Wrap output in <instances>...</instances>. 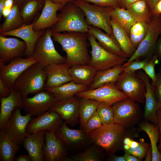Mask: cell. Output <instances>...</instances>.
<instances>
[{
	"label": "cell",
	"instance_id": "obj_1",
	"mask_svg": "<svg viewBox=\"0 0 161 161\" xmlns=\"http://www.w3.org/2000/svg\"><path fill=\"white\" fill-rule=\"evenodd\" d=\"M88 32H52L54 41L59 43L66 54V63L70 67L88 64L91 59L88 51Z\"/></svg>",
	"mask_w": 161,
	"mask_h": 161
},
{
	"label": "cell",
	"instance_id": "obj_2",
	"mask_svg": "<svg viewBox=\"0 0 161 161\" xmlns=\"http://www.w3.org/2000/svg\"><path fill=\"white\" fill-rule=\"evenodd\" d=\"M123 126L112 123L103 124L88 134L93 143L100 146L108 156L123 150V141L126 137H136V133Z\"/></svg>",
	"mask_w": 161,
	"mask_h": 161
},
{
	"label": "cell",
	"instance_id": "obj_3",
	"mask_svg": "<svg viewBox=\"0 0 161 161\" xmlns=\"http://www.w3.org/2000/svg\"><path fill=\"white\" fill-rule=\"evenodd\" d=\"M57 15L60 20L50 28L52 32H88L89 25L83 11L72 2L66 4Z\"/></svg>",
	"mask_w": 161,
	"mask_h": 161
},
{
	"label": "cell",
	"instance_id": "obj_4",
	"mask_svg": "<svg viewBox=\"0 0 161 161\" xmlns=\"http://www.w3.org/2000/svg\"><path fill=\"white\" fill-rule=\"evenodd\" d=\"M47 77L44 68L38 63L27 68L19 77L13 86L21 93L23 99L44 90Z\"/></svg>",
	"mask_w": 161,
	"mask_h": 161
},
{
	"label": "cell",
	"instance_id": "obj_5",
	"mask_svg": "<svg viewBox=\"0 0 161 161\" xmlns=\"http://www.w3.org/2000/svg\"><path fill=\"white\" fill-rule=\"evenodd\" d=\"M52 31L47 29L39 38L31 56L44 68L53 63L66 62V57L61 55L55 49L52 39Z\"/></svg>",
	"mask_w": 161,
	"mask_h": 161
},
{
	"label": "cell",
	"instance_id": "obj_6",
	"mask_svg": "<svg viewBox=\"0 0 161 161\" xmlns=\"http://www.w3.org/2000/svg\"><path fill=\"white\" fill-rule=\"evenodd\" d=\"M72 2L83 12L89 25L102 29L109 34H113L111 23L112 7L99 6L80 0H74Z\"/></svg>",
	"mask_w": 161,
	"mask_h": 161
},
{
	"label": "cell",
	"instance_id": "obj_7",
	"mask_svg": "<svg viewBox=\"0 0 161 161\" xmlns=\"http://www.w3.org/2000/svg\"><path fill=\"white\" fill-rule=\"evenodd\" d=\"M88 40L91 46V59L88 64L97 71L122 65L127 61V57L110 52L101 46L96 38L88 33Z\"/></svg>",
	"mask_w": 161,
	"mask_h": 161
},
{
	"label": "cell",
	"instance_id": "obj_8",
	"mask_svg": "<svg viewBox=\"0 0 161 161\" xmlns=\"http://www.w3.org/2000/svg\"><path fill=\"white\" fill-rule=\"evenodd\" d=\"M113 123L131 128L137 124L143 116L140 105L128 97L112 105Z\"/></svg>",
	"mask_w": 161,
	"mask_h": 161
},
{
	"label": "cell",
	"instance_id": "obj_9",
	"mask_svg": "<svg viewBox=\"0 0 161 161\" xmlns=\"http://www.w3.org/2000/svg\"><path fill=\"white\" fill-rule=\"evenodd\" d=\"M55 134L64 142L71 152L75 154L85 151L93 143L89 134L82 129H71L65 122Z\"/></svg>",
	"mask_w": 161,
	"mask_h": 161
},
{
	"label": "cell",
	"instance_id": "obj_10",
	"mask_svg": "<svg viewBox=\"0 0 161 161\" xmlns=\"http://www.w3.org/2000/svg\"><path fill=\"white\" fill-rule=\"evenodd\" d=\"M115 85L130 99L140 103H145V84L135 72H122Z\"/></svg>",
	"mask_w": 161,
	"mask_h": 161
},
{
	"label": "cell",
	"instance_id": "obj_11",
	"mask_svg": "<svg viewBox=\"0 0 161 161\" xmlns=\"http://www.w3.org/2000/svg\"><path fill=\"white\" fill-rule=\"evenodd\" d=\"M161 32V18L153 17L147 33L136 51L127 62L126 64L141 57H152L154 55L157 41Z\"/></svg>",
	"mask_w": 161,
	"mask_h": 161
},
{
	"label": "cell",
	"instance_id": "obj_12",
	"mask_svg": "<svg viewBox=\"0 0 161 161\" xmlns=\"http://www.w3.org/2000/svg\"><path fill=\"white\" fill-rule=\"evenodd\" d=\"M37 63L32 56L16 58L7 64L0 60V79L10 88L13 87L21 75L32 65Z\"/></svg>",
	"mask_w": 161,
	"mask_h": 161
},
{
	"label": "cell",
	"instance_id": "obj_13",
	"mask_svg": "<svg viewBox=\"0 0 161 161\" xmlns=\"http://www.w3.org/2000/svg\"><path fill=\"white\" fill-rule=\"evenodd\" d=\"M21 109L18 107L15 108L3 130L10 139L20 145L23 143L27 126L32 118L27 113L22 115Z\"/></svg>",
	"mask_w": 161,
	"mask_h": 161
},
{
	"label": "cell",
	"instance_id": "obj_14",
	"mask_svg": "<svg viewBox=\"0 0 161 161\" xmlns=\"http://www.w3.org/2000/svg\"><path fill=\"white\" fill-rule=\"evenodd\" d=\"M75 95L80 97L94 99L111 105L128 97L123 92L117 88L115 83L105 84L95 89L78 92Z\"/></svg>",
	"mask_w": 161,
	"mask_h": 161
},
{
	"label": "cell",
	"instance_id": "obj_15",
	"mask_svg": "<svg viewBox=\"0 0 161 161\" xmlns=\"http://www.w3.org/2000/svg\"><path fill=\"white\" fill-rule=\"evenodd\" d=\"M44 161H73L68 156V147L55 131H45Z\"/></svg>",
	"mask_w": 161,
	"mask_h": 161
},
{
	"label": "cell",
	"instance_id": "obj_16",
	"mask_svg": "<svg viewBox=\"0 0 161 161\" xmlns=\"http://www.w3.org/2000/svg\"><path fill=\"white\" fill-rule=\"evenodd\" d=\"M58 101L53 93L44 90L24 99L23 108L32 117L37 116L49 110Z\"/></svg>",
	"mask_w": 161,
	"mask_h": 161
},
{
	"label": "cell",
	"instance_id": "obj_17",
	"mask_svg": "<svg viewBox=\"0 0 161 161\" xmlns=\"http://www.w3.org/2000/svg\"><path fill=\"white\" fill-rule=\"evenodd\" d=\"M80 97L76 95L58 100L50 109L57 113L64 122L73 126L80 123L79 113Z\"/></svg>",
	"mask_w": 161,
	"mask_h": 161
},
{
	"label": "cell",
	"instance_id": "obj_18",
	"mask_svg": "<svg viewBox=\"0 0 161 161\" xmlns=\"http://www.w3.org/2000/svg\"><path fill=\"white\" fill-rule=\"evenodd\" d=\"M64 123L57 113L49 110L32 117L27 126L26 132L32 134L42 130L55 131Z\"/></svg>",
	"mask_w": 161,
	"mask_h": 161
},
{
	"label": "cell",
	"instance_id": "obj_19",
	"mask_svg": "<svg viewBox=\"0 0 161 161\" xmlns=\"http://www.w3.org/2000/svg\"><path fill=\"white\" fill-rule=\"evenodd\" d=\"M137 75L144 81L145 85V106L143 118L157 125L158 123L157 111L159 109L154 86L150 82V78L144 71H139Z\"/></svg>",
	"mask_w": 161,
	"mask_h": 161
},
{
	"label": "cell",
	"instance_id": "obj_20",
	"mask_svg": "<svg viewBox=\"0 0 161 161\" xmlns=\"http://www.w3.org/2000/svg\"><path fill=\"white\" fill-rule=\"evenodd\" d=\"M35 20L30 24H24L18 28L0 34V35L4 36H11L22 39L26 44L24 54L27 57L32 55L37 41L45 31V30H34L33 26Z\"/></svg>",
	"mask_w": 161,
	"mask_h": 161
},
{
	"label": "cell",
	"instance_id": "obj_21",
	"mask_svg": "<svg viewBox=\"0 0 161 161\" xmlns=\"http://www.w3.org/2000/svg\"><path fill=\"white\" fill-rule=\"evenodd\" d=\"M70 67L65 62L52 64L44 68L47 77L44 89L56 87L72 81L69 71Z\"/></svg>",
	"mask_w": 161,
	"mask_h": 161
},
{
	"label": "cell",
	"instance_id": "obj_22",
	"mask_svg": "<svg viewBox=\"0 0 161 161\" xmlns=\"http://www.w3.org/2000/svg\"><path fill=\"white\" fill-rule=\"evenodd\" d=\"M26 49L24 41L0 35V60L4 63L20 57L25 54Z\"/></svg>",
	"mask_w": 161,
	"mask_h": 161
},
{
	"label": "cell",
	"instance_id": "obj_23",
	"mask_svg": "<svg viewBox=\"0 0 161 161\" xmlns=\"http://www.w3.org/2000/svg\"><path fill=\"white\" fill-rule=\"evenodd\" d=\"M64 7L61 4L55 3L50 0H45L41 14L35 19L33 26L34 30H43L52 27L60 20L57 12Z\"/></svg>",
	"mask_w": 161,
	"mask_h": 161
},
{
	"label": "cell",
	"instance_id": "obj_24",
	"mask_svg": "<svg viewBox=\"0 0 161 161\" xmlns=\"http://www.w3.org/2000/svg\"><path fill=\"white\" fill-rule=\"evenodd\" d=\"M45 131L26 134L23 146L27 151L32 161H44Z\"/></svg>",
	"mask_w": 161,
	"mask_h": 161
},
{
	"label": "cell",
	"instance_id": "obj_25",
	"mask_svg": "<svg viewBox=\"0 0 161 161\" xmlns=\"http://www.w3.org/2000/svg\"><path fill=\"white\" fill-rule=\"evenodd\" d=\"M10 95L0 97V129L3 130L12 112L16 107L23 108V99L21 92L13 87Z\"/></svg>",
	"mask_w": 161,
	"mask_h": 161
},
{
	"label": "cell",
	"instance_id": "obj_26",
	"mask_svg": "<svg viewBox=\"0 0 161 161\" xmlns=\"http://www.w3.org/2000/svg\"><path fill=\"white\" fill-rule=\"evenodd\" d=\"M88 32L93 35L97 40L98 44L108 51L127 57L113 33L109 34L104 33L100 28L89 25Z\"/></svg>",
	"mask_w": 161,
	"mask_h": 161
},
{
	"label": "cell",
	"instance_id": "obj_27",
	"mask_svg": "<svg viewBox=\"0 0 161 161\" xmlns=\"http://www.w3.org/2000/svg\"><path fill=\"white\" fill-rule=\"evenodd\" d=\"M69 71L75 83L87 86L89 88L97 70L88 64H85L72 66L70 67Z\"/></svg>",
	"mask_w": 161,
	"mask_h": 161
},
{
	"label": "cell",
	"instance_id": "obj_28",
	"mask_svg": "<svg viewBox=\"0 0 161 161\" xmlns=\"http://www.w3.org/2000/svg\"><path fill=\"white\" fill-rule=\"evenodd\" d=\"M123 71V67L120 65L97 71L88 89H95L108 83H115Z\"/></svg>",
	"mask_w": 161,
	"mask_h": 161
},
{
	"label": "cell",
	"instance_id": "obj_29",
	"mask_svg": "<svg viewBox=\"0 0 161 161\" xmlns=\"http://www.w3.org/2000/svg\"><path fill=\"white\" fill-rule=\"evenodd\" d=\"M89 88L87 86L77 84L72 80L44 90L52 93L58 100H61L71 97L78 92L87 90Z\"/></svg>",
	"mask_w": 161,
	"mask_h": 161
},
{
	"label": "cell",
	"instance_id": "obj_30",
	"mask_svg": "<svg viewBox=\"0 0 161 161\" xmlns=\"http://www.w3.org/2000/svg\"><path fill=\"white\" fill-rule=\"evenodd\" d=\"M111 23L113 34L127 58H130L136 49L132 44L129 35L123 27L111 17Z\"/></svg>",
	"mask_w": 161,
	"mask_h": 161
},
{
	"label": "cell",
	"instance_id": "obj_31",
	"mask_svg": "<svg viewBox=\"0 0 161 161\" xmlns=\"http://www.w3.org/2000/svg\"><path fill=\"white\" fill-rule=\"evenodd\" d=\"M139 129L145 132L149 138L152 152V161H161V154L157 145L160 137L158 125L145 120L140 123Z\"/></svg>",
	"mask_w": 161,
	"mask_h": 161
},
{
	"label": "cell",
	"instance_id": "obj_32",
	"mask_svg": "<svg viewBox=\"0 0 161 161\" xmlns=\"http://www.w3.org/2000/svg\"><path fill=\"white\" fill-rule=\"evenodd\" d=\"M20 145L10 139L4 130L0 131V161H14Z\"/></svg>",
	"mask_w": 161,
	"mask_h": 161
},
{
	"label": "cell",
	"instance_id": "obj_33",
	"mask_svg": "<svg viewBox=\"0 0 161 161\" xmlns=\"http://www.w3.org/2000/svg\"><path fill=\"white\" fill-rule=\"evenodd\" d=\"M137 21L150 24L152 18L151 10L144 0H139L132 4L126 9Z\"/></svg>",
	"mask_w": 161,
	"mask_h": 161
},
{
	"label": "cell",
	"instance_id": "obj_34",
	"mask_svg": "<svg viewBox=\"0 0 161 161\" xmlns=\"http://www.w3.org/2000/svg\"><path fill=\"white\" fill-rule=\"evenodd\" d=\"M25 24L21 14L20 6L13 4L11 11L5 18V20L0 26V34L11 31L21 27Z\"/></svg>",
	"mask_w": 161,
	"mask_h": 161
},
{
	"label": "cell",
	"instance_id": "obj_35",
	"mask_svg": "<svg viewBox=\"0 0 161 161\" xmlns=\"http://www.w3.org/2000/svg\"><path fill=\"white\" fill-rule=\"evenodd\" d=\"M106 155L104 150L100 146L93 143L83 151L72 155L73 161H101Z\"/></svg>",
	"mask_w": 161,
	"mask_h": 161
},
{
	"label": "cell",
	"instance_id": "obj_36",
	"mask_svg": "<svg viewBox=\"0 0 161 161\" xmlns=\"http://www.w3.org/2000/svg\"><path fill=\"white\" fill-rule=\"evenodd\" d=\"M100 102L91 98L80 97L79 108L80 129H82L87 121L96 111Z\"/></svg>",
	"mask_w": 161,
	"mask_h": 161
},
{
	"label": "cell",
	"instance_id": "obj_37",
	"mask_svg": "<svg viewBox=\"0 0 161 161\" xmlns=\"http://www.w3.org/2000/svg\"><path fill=\"white\" fill-rule=\"evenodd\" d=\"M110 14L111 17L123 27L129 36L131 26L137 21L127 9L120 7L112 8Z\"/></svg>",
	"mask_w": 161,
	"mask_h": 161
},
{
	"label": "cell",
	"instance_id": "obj_38",
	"mask_svg": "<svg viewBox=\"0 0 161 161\" xmlns=\"http://www.w3.org/2000/svg\"><path fill=\"white\" fill-rule=\"evenodd\" d=\"M44 2L39 0H25L20 6L22 17L24 23L32 19L37 13L42 10Z\"/></svg>",
	"mask_w": 161,
	"mask_h": 161
},
{
	"label": "cell",
	"instance_id": "obj_39",
	"mask_svg": "<svg viewBox=\"0 0 161 161\" xmlns=\"http://www.w3.org/2000/svg\"><path fill=\"white\" fill-rule=\"evenodd\" d=\"M150 24L138 21L131 26L129 37L132 44L136 49L146 35Z\"/></svg>",
	"mask_w": 161,
	"mask_h": 161
},
{
	"label": "cell",
	"instance_id": "obj_40",
	"mask_svg": "<svg viewBox=\"0 0 161 161\" xmlns=\"http://www.w3.org/2000/svg\"><path fill=\"white\" fill-rule=\"evenodd\" d=\"M103 124L113 123L114 111L112 105L103 102H100L96 110Z\"/></svg>",
	"mask_w": 161,
	"mask_h": 161
},
{
	"label": "cell",
	"instance_id": "obj_41",
	"mask_svg": "<svg viewBox=\"0 0 161 161\" xmlns=\"http://www.w3.org/2000/svg\"><path fill=\"white\" fill-rule=\"evenodd\" d=\"M150 145V144L145 142L143 139H141L136 147L131 148L128 145L127 147L123 150L125 153L134 156L142 160L145 156Z\"/></svg>",
	"mask_w": 161,
	"mask_h": 161
},
{
	"label": "cell",
	"instance_id": "obj_42",
	"mask_svg": "<svg viewBox=\"0 0 161 161\" xmlns=\"http://www.w3.org/2000/svg\"><path fill=\"white\" fill-rule=\"evenodd\" d=\"M102 125L101 119L96 111L88 119L81 129L88 134L91 131L100 128Z\"/></svg>",
	"mask_w": 161,
	"mask_h": 161
},
{
	"label": "cell",
	"instance_id": "obj_43",
	"mask_svg": "<svg viewBox=\"0 0 161 161\" xmlns=\"http://www.w3.org/2000/svg\"><path fill=\"white\" fill-rule=\"evenodd\" d=\"M152 57H146L141 60L137 59L126 64H123L122 65L123 67V71L122 72L125 73L135 72L137 70L142 69Z\"/></svg>",
	"mask_w": 161,
	"mask_h": 161
},
{
	"label": "cell",
	"instance_id": "obj_44",
	"mask_svg": "<svg viewBox=\"0 0 161 161\" xmlns=\"http://www.w3.org/2000/svg\"><path fill=\"white\" fill-rule=\"evenodd\" d=\"M158 59L154 54L148 62L142 69L144 72L151 79L152 84L153 85L156 80V74L155 71V65L158 62Z\"/></svg>",
	"mask_w": 161,
	"mask_h": 161
},
{
	"label": "cell",
	"instance_id": "obj_45",
	"mask_svg": "<svg viewBox=\"0 0 161 161\" xmlns=\"http://www.w3.org/2000/svg\"><path fill=\"white\" fill-rule=\"evenodd\" d=\"M153 85L159 109H161V69L156 74V81Z\"/></svg>",
	"mask_w": 161,
	"mask_h": 161
},
{
	"label": "cell",
	"instance_id": "obj_46",
	"mask_svg": "<svg viewBox=\"0 0 161 161\" xmlns=\"http://www.w3.org/2000/svg\"><path fill=\"white\" fill-rule=\"evenodd\" d=\"M92 3L102 7L115 8L120 7L117 0H80Z\"/></svg>",
	"mask_w": 161,
	"mask_h": 161
},
{
	"label": "cell",
	"instance_id": "obj_47",
	"mask_svg": "<svg viewBox=\"0 0 161 161\" xmlns=\"http://www.w3.org/2000/svg\"><path fill=\"white\" fill-rule=\"evenodd\" d=\"M11 88H10L6 85L0 79V97H6L9 96L11 93Z\"/></svg>",
	"mask_w": 161,
	"mask_h": 161
},
{
	"label": "cell",
	"instance_id": "obj_48",
	"mask_svg": "<svg viewBox=\"0 0 161 161\" xmlns=\"http://www.w3.org/2000/svg\"><path fill=\"white\" fill-rule=\"evenodd\" d=\"M154 54L156 55L159 60H161V32L156 44Z\"/></svg>",
	"mask_w": 161,
	"mask_h": 161
},
{
	"label": "cell",
	"instance_id": "obj_49",
	"mask_svg": "<svg viewBox=\"0 0 161 161\" xmlns=\"http://www.w3.org/2000/svg\"><path fill=\"white\" fill-rule=\"evenodd\" d=\"M139 0H117L120 7L126 9L129 5Z\"/></svg>",
	"mask_w": 161,
	"mask_h": 161
},
{
	"label": "cell",
	"instance_id": "obj_50",
	"mask_svg": "<svg viewBox=\"0 0 161 161\" xmlns=\"http://www.w3.org/2000/svg\"><path fill=\"white\" fill-rule=\"evenodd\" d=\"M151 11L153 17L160 16L161 14V0L157 4Z\"/></svg>",
	"mask_w": 161,
	"mask_h": 161
},
{
	"label": "cell",
	"instance_id": "obj_51",
	"mask_svg": "<svg viewBox=\"0 0 161 161\" xmlns=\"http://www.w3.org/2000/svg\"><path fill=\"white\" fill-rule=\"evenodd\" d=\"M157 114L158 119V125L160 135V143L159 147L161 151V109H159L157 111Z\"/></svg>",
	"mask_w": 161,
	"mask_h": 161
},
{
	"label": "cell",
	"instance_id": "obj_52",
	"mask_svg": "<svg viewBox=\"0 0 161 161\" xmlns=\"http://www.w3.org/2000/svg\"><path fill=\"white\" fill-rule=\"evenodd\" d=\"M108 156L106 159L109 161H126V160L123 156H116L114 154H111Z\"/></svg>",
	"mask_w": 161,
	"mask_h": 161
},
{
	"label": "cell",
	"instance_id": "obj_53",
	"mask_svg": "<svg viewBox=\"0 0 161 161\" xmlns=\"http://www.w3.org/2000/svg\"><path fill=\"white\" fill-rule=\"evenodd\" d=\"M14 161H32V160L28 155L21 154L16 157Z\"/></svg>",
	"mask_w": 161,
	"mask_h": 161
},
{
	"label": "cell",
	"instance_id": "obj_54",
	"mask_svg": "<svg viewBox=\"0 0 161 161\" xmlns=\"http://www.w3.org/2000/svg\"><path fill=\"white\" fill-rule=\"evenodd\" d=\"M126 161H140L141 160L132 155L125 153L123 156Z\"/></svg>",
	"mask_w": 161,
	"mask_h": 161
},
{
	"label": "cell",
	"instance_id": "obj_55",
	"mask_svg": "<svg viewBox=\"0 0 161 161\" xmlns=\"http://www.w3.org/2000/svg\"><path fill=\"white\" fill-rule=\"evenodd\" d=\"M147 3L150 9L153 10L157 4L160 0H144Z\"/></svg>",
	"mask_w": 161,
	"mask_h": 161
},
{
	"label": "cell",
	"instance_id": "obj_56",
	"mask_svg": "<svg viewBox=\"0 0 161 161\" xmlns=\"http://www.w3.org/2000/svg\"><path fill=\"white\" fill-rule=\"evenodd\" d=\"M145 161H152V150L150 145L145 155Z\"/></svg>",
	"mask_w": 161,
	"mask_h": 161
},
{
	"label": "cell",
	"instance_id": "obj_57",
	"mask_svg": "<svg viewBox=\"0 0 161 161\" xmlns=\"http://www.w3.org/2000/svg\"><path fill=\"white\" fill-rule=\"evenodd\" d=\"M55 3H60L64 6L67 3L72 1L74 0H50Z\"/></svg>",
	"mask_w": 161,
	"mask_h": 161
},
{
	"label": "cell",
	"instance_id": "obj_58",
	"mask_svg": "<svg viewBox=\"0 0 161 161\" xmlns=\"http://www.w3.org/2000/svg\"><path fill=\"white\" fill-rule=\"evenodd\" d=\"M7 0H0V20L2 16V12L5 4Z\"/></svg>",
	"mask_w": 161,
	"mask_h": 161
},
{
	"label": "cell",
	"instance_id": "obj_59",
	"mask_svg": "<svg viewBox=\"0 0 161 161\" xmlns=\"http://www.w3.org/2000/svg\"><path fill=\"white\" fill-rule=\"evenodd\" d=\"M25 0H13V4H17L20 6L22 2Z\"/></svg>",
	"mask_w": 161,
	"mask_h": 161
},
{
	"label": "cell",
	"instance_id": "obj_60",
	"mask_svg": "<svg viewBox=\"0 0 161 161\" xmlns=\"http://www.w3.org/2000/svg\"><path fill=\"white\" fill-rule=\"evenodd\" d=\"M41 1L44 2L45 0H39Z\"/></svg>",
	"mask_w": 161,
	"mask_h": 161
},
{
	"label": "cell",
	"instance_id": "obj_61",
	"mask_svg": "<svg viewBox=\"0 0 161 161\" xmlns=\"http://www.w3.org/2000/svg\"><path fill=\"white\" fill-rule=\"evenodd\" d=\"M160 17L161 18V14L160 15Z\"/></svg>",
	"mask_w": 161,
	"mask_h": 161
}]
</instances>
